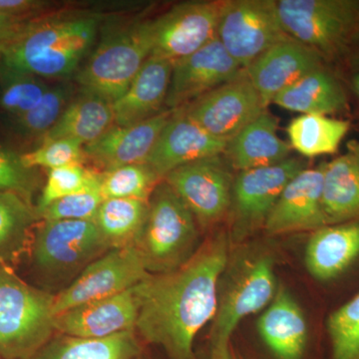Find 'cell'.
<instances>
[{"label":"cell","instance_id":"6da1fadb","mask_svg":"<svg viewBox=\"0 0 359 359\" xmlns=\"http://www.w3.org/2000/svg\"><path fill=\"white\" fill-rule=\"evenodd\" d=\"M230 238L224 231L205 240L189 261L174 271L149 275L141 282L137 334L160 346L171 359H195L198 332L214 320L219 285L228 268Z\"/></svg>","mask_w":359,"mask_h":359},{"label":"cell","instance_id":"7a4b0ae2","mask_svg":"<svg viewBox=\"0 0 359 359\" xmlns=\"http://www.w3.org/2000/svg\"><path fill=\"white\" fill-rule=\"evenodd\" d=\"M101 20L83 13L32 18L0 45V70L52 79L69 76L93 46Z\"/></svg>","mask_w":359,"mask_h":359},{"label":"cell","instance_id":"3957f363","mask_svg":"<svg viewBox=\"0 0 359 359\" xmlns=\"http://www.w3.org/2000/svg\"><path fill=\"white\" fill-rule=\"evenodd\" d=\"M199 231L195 217L164 180L148 202L147 216L134 247L149 273H168L192 257Z\"/></svg>","mask_w":359,"mask_h":359},{"label":"cell","instance_id":"277c9868","mask_svg":"<svg viewBox=\"0 0 359 359\" xmlns=\"http://www.w3.org/2000/svg\"><path fill=\"white\" fill-rule=\"evenodd\" d=\"M53 302L0 262V359H29L56 334Z\"/></svg>","mask_w":359,"mask_h":359},{"label":"cell","instance_id":"5b68a950","mask_svg":"<svg viewBox=\"0 0 359 359\" xmlns=\"http://www.w3.org/2000/svg\"><path fill=\"white\" fill-rule=\"evenodd\" d=\"M278 15L290 37L330 57L359 37V0H278Z\"/></svg>","mask_w":359,"mask_h":359},{"label":"cell","instance_id":"8992f818","mask_svg":"<svg viewBox=\"0 0 359 359\" xmlns=\"http://www.w3.org/2000/svg\"><path fill=\"white\" fill-rule=\"evenodd\" d=\"M151 56V45L144 22L108 35L77 73L83 93L111 104L127 91Z\"/></svg>","mask_w":359,"mask_h":359},{"label":"cell","instance_id":"52a82bcc","mask_svg":"<svg viewBox=\"0 0 359 359\" xmlns=\"http://www.w3.org/2000/svg\"><path fill=\"white\" fill-rule=\"evenodd\" d=\"M110 250L94 221L40 219L30 255L41 273L60 280L79 275Z\"/></svg>","mask_w":359,"mask_h":359},{"label":"cell","instance_id":"ba28073f","mask_svg":"<svg viewBox=\"0 0 359 359\" xmlns=\"http://www.w3.org/2000/svg\"><path fill=\"white\" fill-rule=\"evenodd\" d=\"M229 276L224 292L219 290L211 344L231 341L238 323L266 309L278 290L273 259L264 252L245 257Z\"/></svg>","mask_w":359,"mask_h":359},{"label":"cell","instance_id":"9c48e42d","mask_svg":"<svg viewBox=\"0 0 359 359\" xmlns=\"http://www.w3.org/2000/svg\"><path fill=\"white\" fill-rule=\"evenodd\" d=\"M287 37L275 0L224 1L217 39L243 69Z\"/></svg>","mask_w":359,"mask_h":359},{"label":"cell","instance_id":"30bf717a","mask_svg":"<svg viewBox=\"0 0 359 359\" xmlns=\"http://www.w3.org/2000/svg\"><path fill=\"white\" fill-rule=\"evenodd\" d=\"M223 6L224 1L184 2L145 21L151 56L175 62L216 39Z\"/></svg>","mask_w":359,"mask_h":359},{"label":"cell","instance_id":"8fae6325","mask_svg":"<svg viewBox=\"0 0 359 359\" xmlns=\"http://www.w3.org/2000/svg\"><path fill=\"white\" fill-rule=\"evenodd\" d=\"M304 169L306 160L290 157L273 166L240 172L233 179L229 212L233 238L240 242L264 228L283 189Z\"/></svg>","mask_w":359,"mask_h":359},{"label":"cell","instance_id":"7c38bea8","mask_svg":"<svg viewBox=\"0 0 359 359\" xmlns=\"http://www.w3.org/2000/svg\"><path fill=\"white\" fill-rule=\"evenodd\" d=\"M150 275L133 245L108 250L54 294V316L87 302L120 294Z\"/></svg>","mask_w":359,"mask_h":359},{"label":"cell","instance_id":"4fadbf2b","mask_svg":"<svg viewBox=\"0 0 359 359\" xmlns=\"http://www.w3.org/2000/svg\"><path fill=\"white\" fill-rule=\"evenodd\" d=\"M163 180L185 203L202 228L219 223L230 212L233 179L224 155L183 165Z\"/></svg>","mask_w":359,"mask_h":359},{"label":"cell","instance_id":"5bb4252c","mask_svg":"<svg viewBox=\"0 0 359 359\" xmlns=\"http://www.w3.org/2000/svg\"><path fill=\"white\" fill-rule=\"evenodd\" d=\"M180 110L212 136L229 141L256 120L266 106L245 71Z\"/></svg>","mask_w":359,"mask_h":359},{"label":"cell","instance_id":"9a60e30c","mask_svg":"<svg viewBox=\"0 0 359 359\" xmlns=\"http://www.w3.org/2000/svg\"><path fill=\"white\" fill-rule=\"evenodd\" d=\"M244 72L219 39H214L191 55L173 62L165 105L169 110L181 109Z\"/></svg>","mask_w":359,"mask_h":359},{"label":"cell","instance_id":"2e32d148","mask_svg":"<svg viewBox=\"0 0 359 359\" xmlns=\"http://www.w3.org/2000/svg\"><path fill=\"white\" fill-rule=\"evenodd\" d=\"M140 308L141 283L120 294L58 314L54 318V327L56 334L80 339H105L135 330Z\"/></svg>","mask_w":359,"mask_h":359},{"label":"cell","instance_id":"e0dca14e","mask_svg":"<svg viewBox=\"0 0 359 359\" xmlns=\"http://www.w3.org/2000/svg\"><path fill=\"white\" fill-rule=\"evenodd\" d=\"M325 165L302 170L283 189L264 226L269 236L314 231L327 226L321 205Z\"/></svg>","mask_w":359,"mask_h":359},{"label":"cell","instance_id":"ac0fdd59","mask_svg":"<svg viewBox=\"0 0 359 359\" xmlns=\"http://www.w3.org/2000/svg\"><path fill=\"white\" fill-rule=\"evenodd\" d=\"M323 67V57L318 52L287 37L264 52L245 71L268 107L283 90Z\"/></svg>","mask_w":359,"mask_h":359},{"label":"cell","instance_id":"d6986e66","mask_svg":"<svg viewBox=\"0 0 359 359\" xmlns=\"http://www.w3.org/2000/svg\"><path fill=\"white\" fill-rule=\"evenodd\" d=\"M226 144L228 141L212 136L182 110H175L145 164L163 180L183 165L223 155Z\"/></svg>","mask_w":359,"mask_h":359},{"label":"cell","instance_id":"ffe728a7","mask_svg":"<svg viewBox=\"0 0 359 359\" xmlns=\"http://www.w3.org/2000/svg\"><path fill=\"white\" fill-rule=\"evenodd\" d=\"M173 113V110L161 111L137 124L114 125L98 140L85 146L87 159L102 173L127 165L145 164Z\"/></svg>","mask_w":359,"mask_h":359},{"label":"cell","instance_id":"44dd1931","mask_svg":"<svg viewBox=\"0 0 359 359\" xmlns=\"http://www.w3.org/2000/svg\"><path fill=\"white\" fill-rule=\"evenodd\" d=\"M172 69L171 61L150 56L127 91L112 103L115 125L129 126L159 114L166 102Z\"/></svg>","mask_w":359,"mask_h":359},{"label":"cell","instance_id":"7402d4cb","mask_svg":"<svg viewBox=\"0 0 359 359\" xmlns=\"http://www.w3.org/2000/svg\"><path fill=\"white\" fill-rule=\"evenodd\" d=\"M278 120L268 110L228 141L224 157L238 172L273 166L290 158V143L278 135Z\"/></svg>","mask_w":359,"mask_h":359},{"label":"cell","instance_id":"603a6c76","mask_svg":"<svg viewBox=\"0 0 359 359\" xmlns=\"http://www.w3.org/2000/svg\"><path fill=\"white\" fill-rule=\"evenodd\" d=\"M358 257L359 219L313 231L304 262L313 278L327 282L339 278Z\"/></svg>","mask_w":359,"mask_h":359},{"label":"cell","instance_id":"cb8c5ba5","mask_svg":"<svg viewBox=\"0 0 359 359\" xmlns=\"http://www.w3.org/2000/svg\"><path fill=\"white\" fill-rule=\"evenodd\" d=\"M264 344L278 359H302L308 341V323L301 306L285 287H278L257 323Z\"/></svg>","mask_w":359,"mask_h":359},{"label":"cell","instance_id":"d4e9b609","mask_svg":"<svg viewBox=\"0 0 359 359\" xmlns=\"http://www.w3.org/2000/svg\"><path fill=\"white\" fill-rule=\"evenodd\" d=\"M321 205L327 224L359 219V144L325 163Z\"/></svg>","mask_w":359,"mask_h":359},{"label":"cell","instance_id":"484cf974","mask_svg":"<svg viewBox=\"0 0 359 359\" xmlns=\"http://www.w3.org/2000/svg\"><path fill=\"white\" fill-rule=\"evenodd\" d=\"M114 125L112 104L83 93L66 106L56 124L39 139L40 144L67 139L85 147L98 140Z\"/></svg>","mask_w":359,"mask_h":359},{"label":"cell","instance_id":"4316f807","mask_svg":"<svg viewBox=\"0 0 359 359\" xmlns=\"http://www.w3.org/2000/svg\"><path fill=\"white\" fill-rule=\"evenodd\" d=\"M273 103L301 114L328 116L346 109L347 97L339 80L323 67L283 90Z\"/></svg>","mask_w":359,"mask_h":359},{"label":"cell","instance_id":"83f0119b","mask_svg":"<svg viewBox=\"0 0 359 359\" xmlns=\"http://www.w3.org/2000/svg\"><path fill=\"white\" fill-rule=\"evenodd\" d=\"M142 346L136 330L105 339L55 334L29 359H136Z\"/></svg>","mask_w":359,"mask_h":359},{"label":"cell","instance_id":"f1b7e54d","mask_svg":"<svg viewBox=\"0 0 359 359\" xmlns=\"http://www.w3.org/2000/svg\"><path fill=\"white\" fill-rule=\"evenodd\" d=\"M39 217L34 205L0 192V262L13 266L30 252Z\"/></svg>","mask_w":359,"mask_h":359},{"label":"cell","instance_id":"f546056e","mask_svg":"<svg viewBox=\"0 0 359 359\" xmlns=\"http://www.w3.org/2000/svg\"><path fill=\"white\" fill-rule=\"evenodd\" d=\"M351 123L325 115L301 114L287 127L290 147L306 158L334 154L348 132Z\"/></svg>","mask_w":359,"mask_h":359},{"label":"cell","instance_id":"4dcf8cb0","mask_svg":"<svg viewBox=\"0 0 359 359\" xmlns=\"http://www.w3.org/2000/svg\"><path fill=\"white\" fill-rule=\"evenodd\" d=\"M148 202L104 199L94 223L111 250L134 244L147 216Z\"/></svg>","mask_w":359,"mask_h":359},{"label":"cell","instance_id":"1f68e13d","mask_svg":"<svg viewBox=\"0 0 359 359\" xmlns=\"http://www.w3.org/2000/svg\"><path fill=\"white\" fill-rule=\"evenodd\" d=\"M162 181L147 164L127 165L101 175L103 199H135L149 202Z\"/></svg>","mask_w":359,"mask_h":359},{"label":"cell","instance_id":"d6a6232c","mask_svg":"<svg viewBox=\"0 0 359 359\" xmlns=\"http://www.w3.org/2000/svg\"><path fill=\"white\" fill-rule=\"evenodd\" d=\"M101 175L102 173L87 169L83 165L49 170L46 183L35 207L37 215L39 217L40 212L49 205L67 196L100 190Z\"/></svg>","mask_w":359,"mask_h":359},{"label":"cell","instance_id":"836d02e7","mask_svg":"<svg viewBox=\"0 0 359 359\" xmlns=\"http://www.w3.org/2000/svg\"><path fill=\"white\" fill-rule=\"evenodd\" d=\"M0 107L14 118L36 107L49 87L39 77L0 70Z\"/></svg>","mask_w":359,"mask_h":359},{"label":"cell","instance_id":"e575fe53","mask_svg":"<svg viewBox=\"0 0 359 359\" xmlns=\"http://www.w3.org/2000/svg\"><path fill=\"white\" fill-rule=\"evenodd\" d=\"M332 359H359V292L327 321Z\"/></svg>","mask_w":359,"mask_h":359},{"label":"cell","instance_id":"d590c367","mask_svg":"<svg viewBox=\"0 0 359 359\" xmlns=\"http://www.w3.org/2000/svg\"><path fill=\"white\" fill-rule=\"evenodd\" d=\"M69 89L65 86L49 88L39 105L14 118V126L25 137L40 139L56 124L68 105Z\"/></svg>","mask_w":359,"mask_h":359},{"label":"cell","instance_id":"8d00e7d4","mask_svg":"<svg viewBox=\"0 0 359 359\" xmlns=\"http://www.w3.org/2000/svg\"><path fill=\"white\" fill-rule=\"evenodd\" d=\"M39 181L35 169L25 167L21 155L0 145V192L15 194L33 205Z\"/></svg>","mask_w":359,"mask_h":359},{"label":"cell","instance_id":"74e56055","mask_svg":"<svg viewBox=\"0 0 359 359\" xmlns=\"http://www.w3.org/2000/svg\"><path fill=\"white\" fill-rule=\"evenodd\" d=\"M20 155L25 166L30 169L42 167L53 170L75 166L83 165L86 160L83 146L67 139L45 142L34 150Z\"/></svg>","mask_w":359,"mask_h":359},{"label":"cell","instance_id":"f35d334b","mask_svg":"<svg viewBox=\"0 0 359 359\" xmlns=\"http://www.w3.org/2000/svg\"><path fill=\"white\" fill-rule=\"evenodd\" d=\"M103 197L100 190L74 194L55 201L39 214L46 221H94Z\"/></svg>","mask_w":359,"mask_h":359},{"label":"cell","instance_id":"ab89813d","mask_svg":"<svg viewBox=\"0 0 359 359\" xmlns=\"http://www.w3.org/2000/svg\"><path fill=\"white\" fill-rule=\"evenodd\" d=\"M51 4L41 0H0V13L14 18L32 20Z\"/></svg>","mask_w":359,"mask_h":359},{"label":"cell","instance_id":"60d3db41","mask_svg":"<svg viewBox=\"0 0 359 359\" xmlns=\"http://www.w3.org/2000/svg\"><path fill=\"white\" fill-rule=\"evenodd\" d=\"M28 20L0 13V45L13 39Z\"/></svg>","mask_w":359,"mask_h":359},{"label":"cell","instance_id":"b9f144b4","mask_svg":"<svg viewBox=\"0 0 359 359\" xmlns=\"http://www.w3.org/2000/svg\"><path fill=\"white\" fill-rule=\"evenodd\" d=\"M351 84H353L354 92H355L356 95H358L359 98V71L353 75Z\"/></svg>","mask_w":359,"mask_h":359},{"label":"cell","instance_id":"7bdbcfd3","mask_svg":"<svg viewBox=\"0 0 359 359\" xmlns=\"http://www.w3.org/2000/svg\"><path fill=\"white\" fill-rule=\"evenodd\" d=\"M353 45L355 46V55H354V62L358 63L359 65V37L358 39H356V41L354 42Z\"/></svg>","mask_w":359,"mask_h":359},{"label":"cell","instance_id":"ee69618b","mask_svg":"<svg viewBox=\"0 0 359 359\" xmlns=\"http://www.w3.org/2000/svg\"><path fill=\"white\" fill-rule=\"evenodd\" d=\"M136 359H142V358H141V356H140V358H136Z\"/></svg>","mask_w":359,"mask_h":359}]
</instances>
